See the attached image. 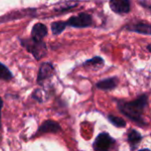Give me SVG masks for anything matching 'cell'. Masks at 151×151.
Returning a JSON list of instances; mask_svg holds the SVG:
<instances>
[{"instance_id": "1", "label": "cell", "mask_w": 151, "mask_h": 151, "mask_svg": "<svg viewBox=\"0 0 151 151\" xmlns=\"http://www.w3.org/2000/svg\"><path fill=\"white\" fill-rule=\"evenodd\" d=\"M117 106L119 111L132 120L134 124L140 127H146L149 125L143 119V113L149 104V96L147 94L141 95L134 101L127 102L123 100H116Z\"/></svg>"}, {"instance_id": "2", "label": "cell", "mask_w": 151, "mask_h": 151, "mask_svg": "<svg viewBox=\"0 0 151 151\" xmlns=\"http://www.w3.org/2000/svg\"><path fill=\"white\" fill-rule=\"evenodd\" d=\"M21 45L31 53L36 60L42 59L47 54V47L43 41H35L31 39L21 40Z\"/></svg>"}, {"instance_id": "3", "label": "cell", "mask_w": 151, "mask_h": 151, "mask_svg": "<svg viewBox=\"0 0 151 151\" xmlns=\"http://www.w3.org/2000/svg\"><path fill=\"white\" fill-rule=\"evenodd\" d=\"M115 143L116 140L113 139L110 134L103 132L97 135L93 142V149L95 151H110Z\"/></svg>"}, {"instance_id": "4", "label": "cell", "mask_w": 151, "mask_h": 151, "mask_svg": "<svg viewBox=\"0 0 151 151\" xmlns=\"http://www.w3.org/2000/svg\"><path fill=\"white\" fill-rule=\"evenodd\" d=\"M67 26L73 27H88L92 25V17L88 13H80L77 16L71 17L66 22Z\"/></svg>"}, {"instance_id": "5", "label": "cell", "mask_w": 151, "mask_h": 151, "mask_svg": "<svg viewBox=\"0 0 151 151\" xmlns=\"http://www.w3.org/2000/svg\"><path fill=\"white\" fill-rule=\"evenodd\" d=\"M54 66L50 62L42 63L39 68L38 74H37V84L42 86L44 82L48 80H50L54 75Z\"/></svg>"}, {"instance_id": "6", "label": "cell", "mask_w": 151, "mask_h": 151, "mask_svg": "<svg viewBox=\"0 0 151 151\" xmlns=\"http://www.w3.org/2000/svg\"><path fill=\"white\" fill-rule=\"evenodd\" d=\"M61 130V127L60 125L51 119H48L45 120L38 128L37 132L35 133V134L34 135V137L36 136H40L44 134H49V133H52V134H57Z\"/></svg>"}, {"instance_id": "7", "label": "cell", "mask_w": 151, "mask_h": 151, "mask_svg": "<svg viewBox=\"0 0 151 151\" xmlns=\"http://www.w3.org/2000/svg\"><path fill=\"white\" fill-rule=\"evenodd\" d=\"M111 9L118 14H126L130 11L129 0H110Z\"/></svg>"}, {"instance_id": "8", "label": "cell", "mask_w": 151, "mask_h": 151, "mask_svg": "<svg viewBox=\"0 0 151 151\" xmlns=\"http://www.w3.org/2000/svg\"><path fill=\"white\" fill-rule=\"evenodd\" d=\"M118 85H119V79L118 77H115V76L101 80L96 84L98 89L104 90V91L113 90L118 87Z\"/></svg>"}, {"instance_id": "9", "label": "cell", "mask_w": 151, "mask_h": 151, "mask_svg": "<svg viewBox=\"0 0 151 151\" xmlns=\"http://www.w3.org/2000/svg\"><path fill=\"white\" fill-rule=\"evenodd\" d=\"M48 33L47 27L42 23H36L31 31V38L35 41H42Z\"/></svg>"}, {"instance_id": "10", "label": "cell", "mask_w": 151, "mask_h": 151, "mask_svg": "<svg viewBox=\"0 0 151 151\" xmlns=\"http://www.w3.org/2000/svg\"><path fill=\"white\" fill-rule=\"evenodd\" d=\"M142 141V135L135 129H130L127 134V142L130 145V148L134 151L139 146L140 142Z\"/></svg>"}, {"instance_id": "11", "label": "cell", "mask_w": 151, "mask_h": 151, "mask_svg": "<svg viewBox=\"0 0 151 151\" xmlns=\"http://www.w3.org/2000/svg\"><path fill=\"white\" fill-rule=\"evenodd\" d=\"M126 27L127 30L137 32L140 34H143V35H150L151 34L150 26L146 23H135L133 25H128Z\"/></svg>"}, {"instance_id": "12", "label": "cell", "mask_w": 151, "mask_h": 151, "mask_svg": "<svg viewBox=\"0 0 151 151\" xmlns=\"http://www.w3.org/2000/svg\"><path fill=\"white\" fill-rule=\"evenodd\" d=\"M84 66L88 67V68H92L93 70H97L101 67H103L104 65V59L100 57H95L88 61H86L83 64Z\"/></svg>"}, {"instance_id": "13", "label": "cell", "mask_w": 151, "mask_h": 151, "mask_svg": "<svg viewBox=\"0 0 151 151\" xmlns=\"http://www.w3.org/2000/svg\"><path fill=\"white\" fill-rule=\"evenodd\" d=\"M13 78L12 72L4 64L0 63V80L9 81Z\"/></svg>"}, {"instance_id": "14", "label": "cell", "mask_w": 151, "mask_h": 151, "mask_svg": "<svg viewBox=\"0 0 151 151\" xmlns=\"http://www.w3.org/2000/svg\"><path fill=\"white\" fill-rule=\"evenodd\" d=\"M108 120L116 127L123 128L127 127V122L120 117H117L114 115H108Z\"/></svg>"}, {"instance_id": "15", "label": "cell", "mask_w": 151, "mask_h": 151, "mask_svg": "<svg viewBox=\"0 0 151 151\" xmlns=\"http://www.w3.org/2000/svg\"><path fill=\"white\" fill-rule=\"evenodd\" d=\"M66 22L64 21H56L51 24V30L54 35H59L61 34L65 28L66 27Z\"/></svg>"}, {"instance_id": "16", "label": "cell", "mask_w": 151, "mask_h": 151, "mask_svg": "<svg viewBox=\"0 0 151 151\" xmlns=\"http://www.w3.org/2000/svg\"><path fill=\"white\" fill-rule=\"evenodd\" d=\"M46 96H47V94H46V92L44 90H42L40 88H37L32 94V98L35 99V100H36L39 103H43L44 101L47 100Z\"/></svg>"}, {"instance_id": "17", "label": "cell", "mask_w": 151, "mask_h": 151, "mask_svg": "<svg viewBox=\"0 0 151 151\" xmlns=\"http://www.w3.org/2000/svg\"><path fill=\"white\" fill-rule=\"evenodd\" d=\"M4 106V102L2 100V98L0 97V121H1V118H2V109Z\"/></svg>"}, {"instance_id": "18", "label": "cell", "mask_w": 151, "mask_h": 151, "mask_svg": "<svg viewBox=\"0 0 151 151\" xmlns=\"http://www.w3.org/2000/svg\"><path fill=\"white\" fill-rule=\"evenodd\" d=\"M138 151H150L149 149H142V150H140Z\"/></svg>"}]
</instances>
